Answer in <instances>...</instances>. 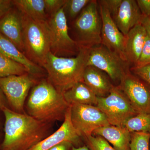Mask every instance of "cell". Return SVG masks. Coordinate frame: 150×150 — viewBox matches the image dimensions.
<instances>
[{
  "label": "cell",
  "mask_w": 150,
  "mask_h": 150,
  "mask_svg": "<svg viewBox=\"0 0 150 150\" xmlns=\"http://www.w3.org/2000/svg\"><path fill=\"white\" fill-rule=\"evenodd\" d=\"M3 110L5 120L1 150H28L50 135V123L8 108Z\"/></svg>",
  "instance_id": "6da1fadb"
},
{
  "label": "cell",
  "mask_w": 150,
  "mask_h": 150,
  "mask_svg": "<svg viewBox=\"0 0 150 150\" xmlns=\"http://www.w3.org/2000/svg\"><path fill=\"white\" fill-rule=\"evenodd\" d=\"M70 105L59 91L48 79L34 85L26 104L27 114L38 121L51 123L64 121Z\"/></svg>",
  "instance_id": "7a4b0ae2"
},
{
  "label": "cell",
  "mask_w": 150,
  "mask_h": 150,
  "mask_svg": "<svg viewBox=\"0 0 150 150\" xmlns=\"http://www.w3.org/2000/svg\"><path fill=\"white\" fill-rule=\"evenodd\" d=\"M90 48L80 46L79 53L72 57H59L49 52L42 65L48 74L47 79L62 93L83 82Z\"/></svg>",
  "instance_id": "3957f363"
},
{
  "label": "cell",
  "mask_w": 150,
  "mask_h": 150,
  "mask_svg": "<svg viewBox=\"0 0 150 150\" xmlns=\"http://www.w3.org/2000/svg\"><path fill=\"white\" fill-rule=\"evenodd\" d=\"M21 13L23 53L40 67L50 52L51 38L48 20L36 21Z\"/></svg>",
  "instance_id": "277c9868"
},
{
  "label": "cell",
  "mask_w": 150,
  "mask_h": 150,
  "mask_svg": "<svg viewBox=\"0 0 150 150\" xmlns=\"http://www.w3.org/2000/svg\"><path fill=\"white\" fill-rule=\"evenodd\" d=\"M102 26L97 1L91 0L75 20L76 42L80 46L88 48L101 44Z\"/></svg>",
  "instance_id": "5b68a950"
},
{
  "label": "cell",
  "mask_w": 150,
  "mask_h": 150,
  "mask_svg": "<svg viewBox=\"0 0 150 150\" xmlns=\"http://www.w3.org/2000/svg\"><path fill=\"white\" fill-rule=\"evenodd\" d=\"M97 106L104 113L110 125L124 127L130 118L139 112L119 86H113L105 97H98Z\"/></svg>",
  "instance_id": "8992f818"
},
{
  "label": "cell",
  "mask_w": 150,
  "mask_h": 150,
  "mask_svg": "<svg viewBox=\"0 0 150 150\" xmlns=\"http://www.w3.org/2000/svg\"><path fill=\"white\" fill-rule=\"evenodd\" d=\"M51 38L50 52L59 57L76 56L80 46L69 33L67 19L64 7L48 19Z\"/></svg>",
  "instance_id": "52a82bcc"
},
{
  "label": "cell",
  "mask_w": 150,
  "mask_h": 150,
  "mask_svg": "<svg viewBox=\"0 0 150 150\" xmlns=\"http://www.w3.org/2000/svg\"><path fill=\"white\" fill-rule=\"evenodd\" d=\"M91 66L104 72L114 81H121L130 71V66L117 54L102 45L90 48L87 66Z\"/></svg>",
  "instance_id": "ba28073f"
},
{
  "label": "cell",
  "mask_w": 150,
  "mask_h": 150,
  "mask_svg": "<svg viewBox=\"0 0 150 150\" xmlns=\"http://www.w3.org/2000/svg\"><path fill=\"white\" fill-rule=\"evenodd\" d=\"M28 73L0 78V88L7 101L9 108L15 112L25 113V102L30 89L35 83Z\"/></svg>",
  "instance_id": "9c48e42d"
},
{
  "label": "cell",
  "mask_w": 150,
  "mask_h": 150,
  "mask_svg": "<svg viewBox=\"0 0 150 150\" xmlns=\"http://www.w3.org/2000/svg\"><path fill=\"white\" fill-rule=\"evenodd\" d=\"M70 105L72 123L80 137H89L96 129L110 125L104 113L96 105Z\"/></svg>",
  "instance_id": "30bf717a"
},
{
  "label": "cell",
  "mask_w": 150,
  "mask_h": 150,
  "mask_svg": "<svg viewBox=\"0 0 150 150\" xmlns=\"http://www.w3.org/2000/svg\"><path fill=\"white\" fill-rule=\"evenodd\" d=\"M119 87L139 113H150V86L131 71L122 78Z\"/></svg>",
  "instance_id": "8fae6325"
},
{
  "label": "cell",
  "mask_w": 150,
  "mask_h": 150,
  "mask_svg": "<svg viewBox=\"0 0 150 150\" xmlns=\"http://www.w3.org/2000/svg\"><path fill=\"white\" fill-rule=\"evenodd\" d=\"M97 2L102 23L101 44L126 62L124 51L125 36L117 27L106 7L99 1Z\"/></svg>",
  "instance_id": "7c38bea8"
},
{
  "label": "cell",
  "mask_w": 150,
  "mask_h": 150,
  "mask_svg": "<svg viewBox=\"0 0 150 150\" xmlns=\"http://www.w3.org/2000/svg\"><path fill=\"white\" fill-rule=\"evenodd\" d=\"M80 137L72 123L70 105L64 122L59 129L28 150H48L63 142H70L74 146H77L78 147L81 143Z\"/></svg>",
  "instance_id": "4fadbf2b"
},
{
  "label": "cell",
  "mask_w": 150,
  "mask_h": 150,
  "mask_svg": "<svg viewBox=\"0 0 150 150\" xmlns=\"http://www.w3.org/2000/svg\"><path fill=\"white\" fill-rule=\"evenodd\" d=\"M0 33L23 53L22 18L18 9L12 8L0 19Z\"/></svg>",
  "instance_id": "5bb4252c"
},
{
  "label": "cell",
  "mask_w": 150,
  "mask_h": 150,
  "mask_svg": "<svg viewBox=\"0 0 150 150\" xmlns=\"http://www.w3.org/2000/svg\"><path fill=\"white\" fill-rule=\"evenodd\" d=\"M142 16L137 1L122 0L118 10L112 17L118 29L125 35L140 23Z\"/></svg>",
  "instance_id": "9a60e30c"
},
{
  "label": "cell",
  "mask_w": 150,
  "mask_h": 150,
  "mask_svg": "<svg viewBox=\"0 0 150 150\" xmlns=\"http://www.w3.org/2000/svg\"><path fill=\"white\" fill-rule=\"evenodd\" d=\"M147 33L141 23L135 25L125 35V51L126 62L129 66L137 64L144 44Z\"/></svg>",
  "instance_id": "2e32d148"
},
{
  "label": "cell",
  "mask_w": 150,
  "mask_h": 150,
  "mask_svg": "<svg viewBox=\"0 0 150 150\" xmlns=\"http://www.w3.org/2000/svg\"><path fill=\"white\" fill-rule=\"evenodd\" d=\"M104 72L91 66H87L84 72L83 82L98 97L107 96L113 85Z\"/></svg>",
  "instance_id": "e0dca14e"
},
{
  "label": "cell",
  "mask_w": 150,
  "mask_h": 150,
  "mask_svg": "<svg viewBox=\"0 0 150 150\" xmlns=\"http://www.w3.org/2000/svg\"><path fill=\"white\" fill-rule=\"evenodd\" d=\"M102 137L116 150H129L131 133L124 127L109 125L95 130L93 135Z\"/></svg>",
  "instance_id": "ac0fdd59"
},
{
  "label": "cell",
  "mask_w": 150,
  "mask_h": 150,
  "mask_svg": "<svg viewBox=\"0 0 150 150\" xmlns=\"http://www.w3.org/2000/svg\"><path fill=\"white\" fill-rule=\"evenodd\" d=\"M0 51L9 59L25 67L31 75L43 73V68L29 60L13 43L0 33Z\"/></svg>",
  "instance_id": "d6986e66"
},
{
  "label": "cell",
  "mask_w": 150,
  "mask_h": 150,
  "mask_svg": "<svg viewBox=\"0 0 150 150\" xmlns=\"http://www.w3.org/2000/svg\"><path fill=\"white\" fill-rule=\"evenodd\" d=\"M65 100L70 105L74 104L96 105L98 97L83 82L75 84L63 92Z\"/></svg>",
  "instance_id": "ffe728a7"
},
{
  "label": "cell",
  "mask_w": 150,
  "mask_h": 150,
  "mask_svg": "<svg viewBox=\"0 0 150 150\" xmlns=\"http://www.w3.org/2000/svg\"><path fill=\"white\" fill-rule=\"evenodd\" d=\"M14 5L21 13L36 21L48 20L44 0H14Z\"/></svg>",
  "instance_id": "44dd1931"
},
{
  "label": "cell",
  "mask_w": 150,
  "mask_h": 150,
  "mask_svg": "<svg viewBox=\"0 0 150 150\" xmlns=\"http://www.w3.org/2000/svg\"><path fill=\"white\" fill-rule=\"evenodd\" d=\"M131 133L150 134V113H139L128 120L124 126Z\"/></svg>",
  "instance_id": "7402d4cb"
},
{
  "label": "cell",
  "mask_w": 150,
  "mask_h": 150,
  "mask_svg": "<svg viewBox=\"0 0 150 150\" xmlns=\"http://www.w3.org/2000/svg\"><path fill=\"white\" fill-rule=\"evenodd\" d=\"M28 73L22 65L9 59L0 51V78Z\"/></svg>",
  "instance_id": "603a6c76"
},
{
  "label": "cell",
  "mask_w": 150,
  "mask_h": 150,
  "mask_svg": "<svg viewBox=\"0 0 150 150\" xmlns=\"http://www.w3.org/2000/svg\"><path fill=\"white\" fill-rule=\"evenodd\" d=\"M91 0H66L64 9L66 17L76 19Z\"/></svg>",
  "instance_id": "cb8c5ba5"
},
{
  "label": "cell",
  "mask_w": 150,
  "mask_h": 150,
  "mask_svg": "<svg viewBox=\"0 0 150 150\" xmlns=\"http://www.w3.org/2000/svg\"><path fill=\"white\" fill-rule=\"evenodd\" d=\"M150 134L132 132L129 150H150Z\"/></svg>",
  "instance_id": "d4e9b609"
},
{
  "label": "cell",
  "mask_w": 150,
  "mask_h": 150,
  "mask_svg": "<svg viewBox=\"0 0 150 150\" xmlns=\"http://www.w3.org/2000/svg\"><path fill=\"white\" fill-rule=\"evenodd\" d=\"M85 138L88 147L91 150H116L107 141L99 136L91 135Z\"/></svg>",
  "instance_id": "484cf974"
},
{
  "label": "cell",
  "mask_w": 150,
  "mask_h": 150,
  "mask_svg": "<svg viewBox=\"0 0 150 150\" xmlns=\"http://www.w3.org/2000/svg\"><path fill=\"white\" fill-rule=\"evenodd\" d=\"M150 64V35L147 33L142 53L134 67H141Z\"/></svg>",
  "instance_id": "4316f807"
},
{
  "label": "cell",
  "mask_w": 150,
  "mask_h": 150,
  "mask_svg": "<svg viewBox=\"0 0 150 150\" xmlns=\"http://www.w3.org/2000/svg\"><path fill=\"white\" fill-rule=\"evenodd\" d=\"M66 1V0H44L46 15L52 16L64 7Z\"/></svg>",
  "instance_id": "83f0119b"
},
{
  "label": "cell",
  "mask_w": 150,
  "mask_h": 150,
  "mask_svg": "<svg viewBox=\"0 0 150 150\" xmlns=\"http://www.w3.org/2000/svg\"><path fill=\"white\" fill-rule=\"evenodd\" d=\"M130 71L150 86V64L141 67H131Z\"/></svg>",
  "instance_id": "f1b7e54d"
},
{
  "label": "cell",
  "mask_w": 150,
  "mask_h": 150,
  "mask_svg": "<svg viewBox=\"0 0 150 150\" xmlns=\"http://www.w3.org/2000/svg\"><path fill=\"white\" fill-rule=\"evenodd\" d=\"M98 1L106 7L112 17L118 10L122 0H101Z\"/></svg>",
  "instance_id": "f546056e"
},
{
  "label": "cell",
  "mask_w": 150,
  "mask_h": 150,
  "mask_svg": "<svg viewBox=\"0 0 150 150\" xmlns=\"http://www.w3.org/2000/svg\"><path fill=\"white\" fill-rule=\"evenodd\" d=\"M137 2L142 15H150V0H138Z\"/></svg>",
  "instance_id": "4dcf8cb0"
},
{
  "label": "cell",
  "mask_w": 150,
  "mask_h": 150,
  "mask_svg": "<svg viewBox=\"0 0 150 150\" xmlns=\"http://www.w3.org/2000/svg\"><path fill=\"white\" fill-rule=\"evenodd\" d=\"M13 5V1L0 0V19L10 10Z\"/></svg>",
  "instance_id": "1f68e13d"
},
{
  "label": "cell",
  "mask_w": 150,
  "mask_h": 150,
  "mask_svg": "<svg viewBox=\"0 0 150 150\" xmlns=\"http://www.w3.org/2000/svg\"><path fill=\"white\" fill-rule=\"evenodd\" d=\"M5 115L3 110L0 109V150L2 144L4 135Z\"/></svg>",
  "instance_id": "d6a6232c"
},
{
  "label": "cell",
  "mask_w": 150,
  "mask_h": 150,
  "mask_svg": "<svg viewBox=\"0 0 150 150\" xmlns=\"http://www.w3.org/2000/svg\"><path fill=\"white\" fill-rule=\"evenodd\" d=\"M73 146L69 142H63L56 145L48 150H70Z\"/></svg>",
  "instance_id": "836d02e7"
},
{
  "label": "cell",
  "mask_w": 150,
  "mask_h": 150,
  "mask_svg": "<svg viewBox=\"0 0 150 150\" xmlns=\"http://www.w3.org/2000/svg\"><path fill=\"white\" fill-rule=\"evenodd\" d=\"M140 23L145 28L148 34L150 35V15L149 16L142 15Z\"/></svg>",
  "instance_id": "e575fe53"
},
{
  "label": "cell",
  "mask_w": 150,
  "mask_h": 150,
  "mask_svg": "<svg viewBox=\"0 0 150 150\" xmlns=\"http://www.w3.org/2000/svg\"><path fill=\"white\" fill-rule=\"evenodd\" d=\"M6 108H9L7 101L3 91L0 88V109L3 110Z\"/></svg>",
  "instance_id": "d590c367"
},
{
  "label": "cell",
  "mask_w": 150,
  "mask_h": 150,
  "mask_svg": "<svg viewBox=\"0 0 150 150\" xmlns=\"http://www.w3.org/2000/svg\"><path fill=\"white\" fill-rule=\"evenodd\" d=\"M71 150H90L88 146H81L76 147L73 146Z\"/></svg>",
  "instance_id": "8d00e7d4"
},
{
  "label": "cell",
  "mask_w": 150,
  "mask_h": 150,
  "mask_svg": "<svg viewBox=\"0 0 150 150\" xmlns=\"http://www.w3.org/2000/svg\"></svg>",
  "instance_id": "74e56055"
}]
</instances>
